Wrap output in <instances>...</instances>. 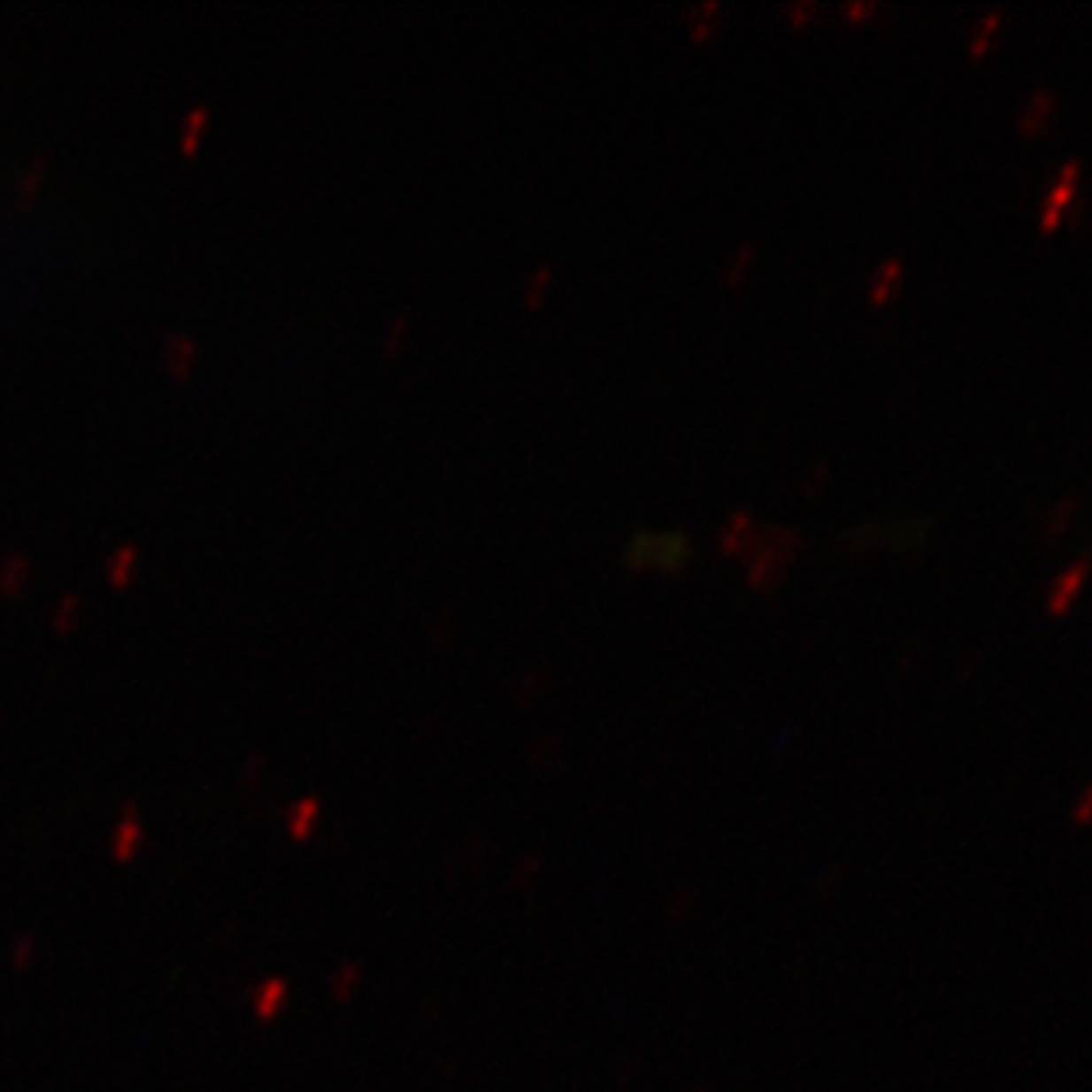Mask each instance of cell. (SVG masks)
Masks as SVG:
<instances>
[{
	"mask_svg": "<svg viewBox=\"0 0 1092 1092\" xmlns=\"http://www.w3.org/2000/svg\"><path fill=\"white\" fill-rule=\"evenodd\" d=\"M686 558H689V541L683 534H634L628 546L631 567L656 565L665 571H677Z\"/></svg>",
	"mask_w": 1092,
	"mask_h": 1092,
	"instance_id": "obj_1",
	"label": "cell"
},
{
	"mask_svg": "<svg viewBox=\"0 0 1092 1092\" xmlns=\"http://www.w3.org/2000/svg\"><path fill=\"white\" fill-rule=\"evenodd\" d=\"M1087 571H1089V562H1077L1072 571L1062 573L1059 583H1056L1053 592H1050V601H1047V613H1050V616L1068 613V607L1074 604L1077 592H1080L1083 580H1087Z\"/></svg>",
	"mask_w": 1092,
	"mask_h": 1092,
	"instance_id": "obj_2",
	"label": "cell"
},
{
	"mask_svg": "<svg viewBox=\"0 0 1092 1092\" xmlns=\"http://www.w3.org/2000/svg\"><path fill=\"white\" fill-rule=\"evenodd\" d=\"M1074 188H1077V165L1072 161V165H1065V167H1062L1059 182H1056V188H1053L1050 201H1047V207H1044V219H1041V225H1044V231L1056 228V222H1059V219H1062V210H1065V207H1068V201H1072V197H1074Z\"/></svg>",
	"mask_w": 1092,
	"mask_h": 1092,
	"instance_id": "obj_3",
	"label": "cell"
},
{
	"mask_svg": "<svg viewBox=\"0 0 1092 1092\" xmlns=\"http://www.w3.org/2000/svg\"><path fill=\"white\" fill-rule=\"evenodd\" d=\"M898 280H902V265H898V261H886L883 267H877V276H874V282H871V297H874L877 304L886 301Z\"/></svg>",
	"mask_w": 1092,
	"mask_h": 1092,
	"instance_id": "obj_4",
	"label": "cell"
},
{
	"mask_svg": "<svg viewBox=\"0 0 1092 1092\" xmlns=\"http://www.w3.org/2000/svg\"><path fill=\"white\" fill-rule=\"evenodd\" d=\"M316 817H319V801L316 798H304L301 804H297V811L292 813V819H288L292 822L295 838H304V834L316 826Z\"/></svg>",
	"mask_w": 1092,
	"mask_h": 1092,
	"instance_id": "obj_5",
	"label": "cell"
},
{
	"mask_svg": "<svg viewBox=\"0 0 1092 1092\" xmlns=\"http://www.w3.org/2000/svg\"><path fill=\"white\" fill-rule=\"evenodd\" d=\"M1072 819L1074 826H1092V783H1087L1077 796L1074 807H1072Z\"/></svg>",
	"mask_w": 1092,
	"mask_h": 1092,
	"instance_id": "obj_6",
	"label": "cell"
},
{
	"mask_svg": "<svg viewBox=\"0 0 1092 1092\" xmlns=\"http://www.w3.org/2000/svg\"><path fill=\"white\" fill-rule=\"evenodd\" d=\"M282 1002H286V983L271 980V983H267V987H265V992H261V1013H267V1017H273L276 1008H280Z\"/></svg>",
	"mask_w": 1092,
	"mask_h": 1092,
	"instance_id": "obj_7",
	"label": "cell"
},
{
	"mask_svg": "<svg viewBox=\"0 0 1092 1092\" xmlns=\"http://www.w3.org/2000/svg\"><path fill=\"white\" fill-rule=\"evenodd\" d=\"M996 27H998V12H989V16L980 21V31H977V37L971 40V49H974V55H980L983 49H987V42H989L992 34H996Z\"/></svg>",
	"mask_w": 1092,
	"mask_h": 1092,
	"instance_id": "obj_8",
	"label": "cell"
},
{
	"mask_svg": "<svg viewBox=\"0 0 1092 1092\" xmlns=\"http://www.w3.org/2000/svg\"><path fill=\"white\" fill-rule=\"evenodd\" d=\"M713 12H719V6L716 4H707V6H701V10H695V21H692L695 37H707V34H711V16Z\"/></svg>",
	"mask_w": 1092,
	"mask_h": 1092,
	"instance_id": "obj_9",
	"label": "cell"
},
{
	"mask_svg": "<svg viewBox=\"0 0 1092 1092\" xmlns=\"http://www.w3.org/2000/svg\"><path fill=\"white\" fill-rule=\"evenodd\" d=\"M1041 110H1044V112L1050 110V97H1047V95H1038V97H1034V101H1032V110L1023 116V127H1026V131H1034V127L1041 125Z\"/></svg>",
	"mask_w": 1092,
	"mask_h": 1092,
	"instance_id": "obj_10",
	"label": "cell"
},
{
	"mask_svg": "<svg viewBox=\"0 0 1092 1092\" xmlns=\"http://www.w3.org/2000/svg\"><path fill=\"white\" fill-rule=\"evenodd\" d=\"M546 280H550V267H541V271L531 276V282H528V288H526V292H528V295H526L528 304H541V295H543Z\"/></svg>",
	"mask_w": 1092,
	"mask_h": 1092,
	"instance_id": "obj_11",
	"label": "cell"
},
{
	"mask_svg": "<svg viewBox=\"0 0 1092 1092\" xmlns=\"http://www.w3.org/2000/svg\"><path fill=\"white\" fill-rule=\"evenodd\" d=\"M356 983H358V968H356V965H346V968L337 974V998L350 996V989L356 987Z\"/></svg>",
	"mask_w": 1092,
	"mask_h": 1092,
	"instance_id": "obj_12",
	"label": "cell"
},
{
	"mask_svg": "<svg viewBox=\"0 0 1092 1092\" xmlns=\"http://www.w3.org/2000/svg\"><path fill=\"white\" fill-rule=\"evenodd\" d=\"M753 246H741V250H737V258L732 261V271H728V282H737L741 280V273L747 271V261L753 258Z\"/></svg>",
	"mask_w": 1092,
	"mask_h": 1092,
	"instance_id": "obj_13",
	"label": "cell"
},
{
	"mask_svg": "<svg viewBox=\"0 0 1092 1092\" xmlns=\"http://www.w3.org/2000/svg\"><path fill=\"white\" fill-rule=\"evenodd\" d=\"M813 10H817V6H813V4H807V6H796V10H789V12H792V16H796V21H798V19L804 21L807 16H811Z\"/></svg>",
	"mask_w": 1092,
	"mask_h": 1092,
	"instance_id": "obj_14",
	"label": "cell"
}]
</instances>
